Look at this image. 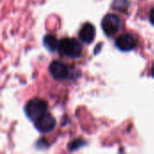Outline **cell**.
Returning <instances> with one entry per match:
<instances>
[{
  "mask_svg": "<svg viewBox=\"0 0 154 154\" xmlns=\"http://www.w3.org/2000/svg\"><path fill=\"white\" fill-rule=\"evenodd\" d=\"M49 70L51 76L55 79H58V80L65 79L69 75V69L67 66L63 62H60L58 60H55L51 63Z\"/></svg>",
  "mask_w": 154,
  "mask_h": 154,
  "instance_id": "5b68a950",
  "label": "cell"
},
{
  "mask_svg": "<svg viewBox=\"0 0 154 154\" xmlns=\"http://www.w3.org/2000/svg\"><path fill=\"white\" fill-rule=\"evenodd\" d=\"M47 103L40 98H32L27 102L24 111L28 118L32 121H36L39 117L46 113Z\"/></svg>",
  "mask_w": 154,
  "mask_h": 154,
  "instance_id": "7a4b0ae2",
  "label": "cell"
},
{
  "mask_svg": "<svg viewBox=\"0 0 154 154\" xmlns=\"http://www.w3.org/2000/svg\"><path fill=\"white\" fill-rule=\"evenodd\" d=\"M58 50L61 55L69 58H79L81 54V45L76 39L63 38L59 42Z\"/></svg>",
  "mask_w": 154,
  "mask_h": 154,
  "instance_id": "6da1fadb",
  "label": "cell"
},
{
  "mask_svg": "<svg viewBox=\"0 0 154 154\" xmlns=\"http://www.w3.org/2000/svg\"><path fill=\"white\" fill-rule=\"evenodd\" d=\"M96 35L95 27L91 23H86L79 31V38L82 42L86 43H90L93 42Z\"/></svg>",
  "mask_w": 154,
  "mask_h": 154,
  "instance_id": "52a82bcc",
  "label": "cell"
},
{
  "mask_svg": "<svg viewBox=\"0 0 154 154\" xmlns=\"http://www.w3.org/2000/svg\"><path fill=\"white\" fill-rule=\"evenodd\" d=\"M59 42L56 39L55 36L53 35H51V34H48V35H45L44 38H43V44L44 46L51 51H54L58 49L59 47Z\"/></svg>",
  "mask_w": 154,
  "mask_h": 154,
  "instance_id": "ba28073f",
  "label": "cell"
},
{
  "mask_svg": "<svg viewBox=\"0 0 154 154\" xmlns=\"http://www.w3.org/2000/svg\"><path fill=\"white\" fill-rule=\"evenodd\" d=\"M152 76L154 78V64L152 65Z\"/></svg>",
  "mask_w": 154,
  "mask_h": 154,
  "instance_id": "30bf717a",
  "label": "cell"
},
{
  "mask_svg": "<svg viewBox=\"0 0 154 154\" xmlns=\"http://www.w3.org/2000/svg\"><path fill=\"white\" fill-rule=\"evenodd\" d=\"M56 125V121L50 114H44L35 121V127L40 133L47 134L51 132Z\"/></svg>",
  "mask_w": 154,
  "mask_h": 154,
  "instance_id": "277c9868",
  "label": "cell"
},
{
  "mask_svg": "<svg viewBox=\"0 0 154 154\" xmlns=\"http://www.w3.org/2000/svg\"><path fill=\"white\" fill-rule=\"evenodd\" d=\"M116 45L119 50L123 51H130L135 47V40L131 34L125 33L116 39Z\"/></svg>",
  "mask_w": 154,
  "mask_h": 154,
  "instance_id": "8992f818",
  "label": "cell"
},
{
  "mask_svg": "<svg viewBox=\"0 0 154 154\" xmlns=\"http://www.w3.org/2000/svg\"><path fill=\"white\" fill-rule=\"evenodd\" d=\"M101 25L105 33L108 36H112L118 32L121 25V20L117 15L108 14L103 18Z\"/></svg>",
  "mask_w": 154,
  "mask_h": 154,
  "instance_id": "3957f363",
  "label": "cell"
},
{
  "mask_svg": "<svg viewBox=\"0 0 154 154\" xmlns=\"http://www.w3.org/2000/svg\"><path fill=\"white\" fill-rule=\"evenodd\" d=\"M150 22L152 25H154V8L151 11V14H150Z\"/></svg>",
  "mask_w": 154,
  "mask_h": 154,
  "instance_id": "9c48e42d",
  "label": "cell"
}]
</instances>
